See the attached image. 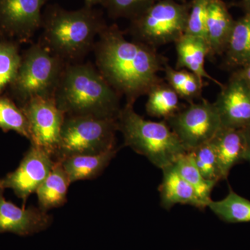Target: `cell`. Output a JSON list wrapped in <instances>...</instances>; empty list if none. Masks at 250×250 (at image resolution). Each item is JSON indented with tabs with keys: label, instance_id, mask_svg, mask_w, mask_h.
Returning a JSON list of instances; mask_svg holds the SVG:
<instances>
[{
	"label": "cell",
	"instance_id": "33",
	"mask_svg": "<svg viewBox=\"0 0 250 250\" xmlns=\"http://www.w3.org/2000/svg\"><path fill=\"white\" fill-rule=\"evenodd\" d=\"M176 1H179V2H182V3L187 2V0H176Z\"/></svg>",
	"mask_w": 250,
	"mask_h": 250
},
{
	"label": "cell",
	"instance_id": "25",
	"mask_svg": "<svg viewBox=\"0 0 250 250\" xmlns=\"http://www.w3.org/2000/svg\"><path fill=\"white\" fill-rule=\"evenodd\" d=\"M0 128L4 131H16L30 139L27 118L22 110L5 98H0Z\"/></svg>",
	"mask_w": 250,
	"mask_h": 250
},
{
	"label": "cell",
	"instance_id": "26",
	"mask_svg": "<svg viewBox=\"0 0 250 250\" xmlns=\"http://www.w3.org/2000/svg\"><path fill=\"white\" fill-rule=\"evenodd\" d=\"M159 0H105L110 17L134 19Z\"/></svg>",
	"mask_w": 250,
	"mask_h": 250
},
{
	"label": "cell",
	"instance_id": "23",
	"mask_svg": "<svg viewBox=\"0 0 250 250\" xmlns=\"http://www.w3.org/2000/svg\"><path fill=\"white\" fill-rule=\"evenodd\" d=\"M173 165L174 168L188 183L190 184L198 192L207 205L211 201L212 190L216 184L207 180L199 170L191 153L186 152L179 156Z\"/></svg>",
	"mask_w": 250,
	"mask_h": 250
},
{
	"label": "cell",
	"instance_id": "28",
	"mask_svg": "<svg viewBox=\"0 0 250 250\" xmlns=\"http://www.w3.org/2000/svg\"><path fill=\"white\" fill-rule=\"evenodd\" d=\"M210 0H191L185 34L205 40L206 22Z\"/></svg>",
	"mask_w": 250,
	"mask_h": 250
},
{
	"label": "cell",
	"instance_id": "10",
	"mask_svg": "<svg viewBox=\"0 0 250 250\" xmlns=\"http://www.w3.org/2000/svg\"><path fill=\"white\" fill-rule=\"evenodd\" d=\"M55 163L48 152L31 145L17 169L0 179V189L13 190L15 195L22 200L23 208H25L28 198L31 194L36 193Z\"/></svg>",
	"mask_w": 250,
	"mask_h": 250
},
{
	"label": "cell",
	"instance_id": "19",
	"mask_svg": "<svg viewBox=\"0 0 250 250\" xmlns=\"http://www.w3.org/2000/svg\"><path fill=\"white\" fill-rule=\"evenodd\" d=\"M70 184L62 164L56 161L50 173L36 190L39 208L47 212L52 208L62 207L67 202Z\"/></svg>",
	"mask_w": 250,
	"mask_h": 250
},
{
	"label": "cell",
	"instance_id": "2",
	"mask_svg": "<svg viewBox=\"0 0 250 250\" xmlns=\"http://www.w3.org/2000/svg\"><path fill=\"white\" fill-rule=\"evenodd\" d=\"M121 95L90 64L66 65L54 98L65 116L118 118Z\"/></svg>",
	"mask_w": 250,
	"mask_h": 250
},
{
	"label": "cell",
	"instance_id": "7",
	"mask_svg": "<svg viewBox=\"0 0 250 250\" xmlns=\"http://www.w3.org/2000/svg\"><path fill=\"white\" fill-rule=\"evenodd\" d=\"M66 62L56 55L44 44L33 45L21 61L15 79L16 89L24 100L54 98Z\"/></svg>",
	"mask_w": 250,
	"mask_h": 250
},
{
	"label": "cell",
	"instance_id": "1",
	"mask_svg": "<svg viewBox=\"0 0 250 250\" xmlns=\"http://www.w3.org/2000/svg\"><path fill=\"white\" fill-rule=\"evenodd\" d=\"M95 42L97 69L126 103L134 105L154 85L164 82L167 60L156 48L137 41L126 40L116 24L104 28Z\"/></svg>",
	"mask_w": 250,
	"mask_h": 250
},
{
	"label": "cell",
	"instance_id": "9",
	"mask_svg": "<svg viewBox=\"0 0 250 250\" xmlns=\"http://www.w3.org/2000/svg\"><path fill=\"white\" fill-rule=\"evenodd\" d=\"M27 118L31 144L53 157L65 118L54 98H31L21 108Z\"/></svg>",
	"mask_w": 250,
	"mask_h": 250
},
{
	"label": "cell",
	"instance_id": "14",
	"mask_svg": "<svg viewBox=\"0 0 250 250\" xmlns=\"http://www.w3.org/2000/svg\"><path fill=\"white\" fill-rule=\"evenodd\" d=\"M163 179L160 187L161 205L170 209L177 204L192 206L199 209L208 207L195 188L177 172L173 165L162 169Z\"/></svg>",
	"mask_w": 250,
	"mask_h": 250
},
{
	"label": "cell",
	"instance_id": "11",
	"mask_svg": "<svg viewBox=\"0 0 250 250\" xmlns=\"http://www.w3.org/2000/svg\"><path fill=\"white\" fill-rule=\"evenodd\" d=\"M222 127L244 129L250 125V88L232 75L213 103Z\"/></svg>",
	"mask_w": 250,
	"mask_h": 250
},
{
	"label": "cell",
	"instance_id": "8",
	"mask_svg": "<svg viewBox=\"0 0 250 250\" xmlns=\"http://www.w3.org/2000/svg\"><path fill=\"white\" fill-rule=\"evenodd\" d=\"M177 113L164 120L187 152L210 142L222 127L214 104L202 99L189 103Z\"/></svg>",
	"mask_w": 250,
	"mask_h": 250
},
{
	"label": "cell",
	"instance_id": "32",
	"mask_svg": "<svg viewBox=\"0 0 250 250\" xmlns=\"http://www.w3.org/2000/svg\"><path fill=\"white\" fill-rule=\"evenodd\" d=\"M85 6L88 7H93V6L97 4H104L105 0H85Z\"/></svg>",
	"mask_w": 250,
	"mask_h": 250
},
{
	"label": "cell",
	"instance_id": "30",
	"mask_svg": "<svg viewBox=\"0 0 250 250\" xmlns=\"http://www.w3.org/2000/svg\"><path fill=\"white\" fill-rule=\"evenodd\" d=\"M244 131L247 141L246 161L250 163V125L244 128Z\"/></svg>",
	"mask_w": 250,
	"mask_h": 250
},
{
	"label": "cell",
	"instance_id": "16",
	"mask_svg": "<svg viewBox=\"0 0 250 250\" xmlns=\"http://www.w3.org/2000/svg\"><path fill=\"white\" fill-rule=\"evenodd\" d=\"M234 22L223 0H210L205 29L208 58L225 52Z\"/></svg>",
	"mask_w": 250,
	"mask_h": 250
},
{
	"label": "cell",
	"instance_id": "5",
	"mask_svg": "<svg viewBox=\"0 0 250 250\" xmlns=\"http://www.w3.org/2000/svg\"><path fill=\"white\" fill-rule=\"evenodd\" d=\"M117 119L65 116L54 161H61L74 156L98 154L116 149Z\"/></svg>",
	"mask_w": 250,
	"mask_h": 250
},
{
	"label": "cell",
	"instance_id": "24",
	"mask_svg": "<svg viewBox=\"0 0 250 250\" xmlns=\"http://www.w3.org/2000/svg\"><path fill=\"white\" fill-rule=\"evenodd\" d=\"M202 176L215 184L223 180L218 158L211 142H208L189 151Z\"/></svg>",
	"mask_w": 250,
	"mask_h": 250
},
{
	"label": "cell",
	"instance_id": "20",
	"mask_svg": "<svg viewBox=\"0 0 250 250\" xmlns=\"http://www.w3.org/2000/svg\"><path fill=\"white\" fill-rule=\"evenodd\" d=\"M224 53L229 67L238 70L250 64V11L235 21Z\"/></svg>",
	"mask_w": 250,
	"mask_h": 250
},
{
	"label": "cell",
	"instance_id": "27",
	"mask_svg": "<svg viewBox=\"0 0 250 250\" xmlns=\"http://www.w3.org/2000/svg\"><path fill=\"white\" fill-rule=\"evenodd\" d=\"M21 61L15 46L0 43V90L14 82Z\"/></svg>",
	"mask_w": 250,
	"mask_h": 250
},
{
	"label": "cell",
	"instance_id": "31",
	"mask_svg": "<svg viewBox=\"0 0 250 250\" xmlns=\"http://www.w3.org/2000/svg\"><path fill=\"white\" fill-rule=\"evenodd\" d=\"M238 6L246 12L250 11V0H241L238 3Z\"/></svg>",
	"mask_w": 250,
	"mask_h": 250
},
{
	"label": "cell",
	"instance_id": "12",
	"mask_svg": "<svg viewBox=\"0 0 250 250\" xmlns=\"http://www.w3.org/2000/svg\"><path fill=\"white\" fill-rule=\"evenodd\" d=\"M4 192L0 189V233L27 236L45 231L51 226L52 215L34 206L18 207L6 200Z\"/></svg>",
	"mask_w": 250,
	"mask_h": 250
},
{
	"label": "cell",
	"instance_id": "29",
	"mask_svg": "<svg viewBox=\"0 0 250 250\" xmlns=\"http://www.w3.org/2000/svg\"><path fill=\"white\" fill-rule=\"evenodd\" d=\"M233 75L241 79L243 82L250 88V64L246 66L238 69Z\"/></svg>",
	"mask_w": 250,
	"mask_h": 250
},
{
	"label": "cell",
	"instance_id": "17",
	"mask_svg": "<svg viewBox=\"0 0 250 250\" xmlns=\"http://www.w3.org/2000/svg\"><path fill=\"white\" fill-rule=\"evenodd\" d=\"M177 52L176 69H186L195 74L199 78L212 81L223 86L220 82L210 76L205 69V61L209 50L205 39L184 34L175 42Z\"/></svg>",
	"mask_w": 250,
	"mask_h": 250
},
{
	"label": "cell",
	"instance_id": "18",
	"mask_svg": "<svg viewBox=\"0 0 250 250\" xmlns=\"http://www.w3.org/2000/svg\"><path fill=\"white\" fill-rule=\"evenodd\" d=\"M116 153V148L98 154L71 156L58 162L62 164L72 184L77 181L97 178L109 165Z\"/></svg>",
	"mask_w": 250,
	"mask_h": 250
},
{
	"label": "cell",
	"instance_id": "13",
	"mask_svg": "<svg viewBox=\"0 0 250 250\" xmlns=\"http://www.w3.org/2000/svg\"><path fill=\"white\" fill-rule=\"evenodd\" d=\"M46 0H0V19L5 27L31 36L42 26Z\"/></svg>",
	"mask_w": 250,
	"mask_h": 250
},
{
	"label": "cell",
	"instance_id": "21",
	"mask_svg": "<svg viewBox=\"0 0 250 250\" xmlns=\"http://www.w3.org/2000/svg\"><path fill=\"white\" fill-rule=\"evenodd\" d=\"M147 95L146 109L149 116L167 120L182 108L180 97L165 82L154 85Z\"/></svg>",
	"mask_w": 250,
	"mask_h": 250
},
{
	"label": "cell",
	"instance_id": "15",
	"mask_svg": "<svg viewBox=\"0 0 250 250\" xmlns=\"http://www.w3.org/2000/svg\"><path fill=\"white\" fill-rule=\"evenodd\" d=\"M210 142L216 153L223 179H226L233 166L246 161L244 129L221 127Z\"/></svg>",
	"mask_w": 250,
	"mask_h": 250
},
{
	"label": "cell",
	"instance_id": "3",
	"mask_svg": "<svg viewBox=\"0 0 250 250\" xmlns=\"http://www.w3.org/2000/svg\"><path fill=\"white\" fill-rule=\"evenodd\" d=\"M44 44L64 61L75 60L93 48L106 24L98 11L85 6L76 11L53 7L42 18Z\"/></svg>",
	"mask_w": 250,
	"mask_h": 250
},
{
	"label": "cell",
	"instance_id": "6",
	"mask_svg": "<svg viewBox=\"0 0 250 250\" xmlns=\"http://www.w3.org/2000/svg\"><path fill=\"white\" fill-rule=\"evenodd\" d=\"M190 2L159 0L131 20L130 32L135 41L156 48L175 43L185 34Z\"/></svg>",
	"mask_w": 250,
	"mask_h": 250
},
{
	"label": "cell",
	"instance_id": "22",
	"mask_svg": "<svg viewBox=\"0 0 250 250\" xmlns=\"http://www.w3.org/2000/svg\"><path fill=\"white\" fill-rule=\"evenodd\" d=\"M207 207L225 223H250V200L238 195L231 188L225 198L218 201L211 200Z\"/></svg>",
	"mask_w": 250,
	"mask_h": 250
},
{
	"label": "cell",
	"instance_id": "4",
	"mask_svg": "<svg viewBox=\"0 0 250 250\" xmlns=\"http://www.w3.org/2000/svg\"><path fill=\"white\" fill-rule=\"evenodd\" d=\"M117 123L125 146L146 156L161 170L187 152L166 121L144 119L134 111V105L126 104L122 108Z\"/></svg>",
	"mask_w": 250,
	"mask_h": 250
}]
</instances>
